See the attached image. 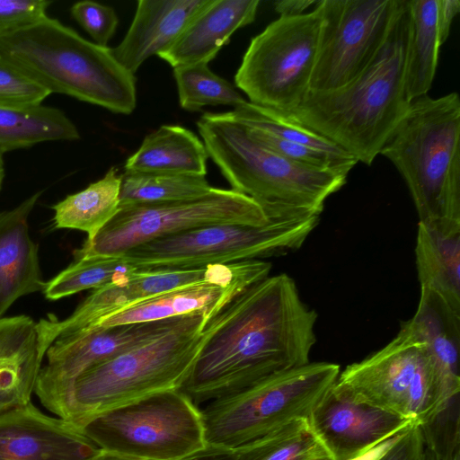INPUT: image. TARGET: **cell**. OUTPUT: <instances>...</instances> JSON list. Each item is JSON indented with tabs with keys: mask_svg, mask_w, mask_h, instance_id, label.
Listing matches in <instances>:
<instances>
[{
	"mask_svg": "<svg viewBox=\"0 0 460 460\" xmlns=\"http://www.w3.org/2000/svg\"><path fill=\"white\" fill-rule=\"evenodd\" d=\"M208 0H138L133 21L121 42L111 49L131 74L150 57L167 50Z\"/></svg>",
	"mask_w": 460,
	"mask_h": 460,
	"instance_id": "obj_19",
	"label": "cell"
},
{
	"mask_svg": "<svg viewBox=\"0 0 460 460\" xmlns=\"http://www.w3.org/2000/svg\"><path fill=\"white\" fill-rule=\"evenodd\" d=\"M409 31L404 61L408 101L428 94L441 46L437 25V0H408Z\"/></svg>",
	"mask_w": 460,
	"mask_h": 460,
	"instance_id": "obj_27",
	"label": "cell"
},
{
	"mask_svg": "<svg viewBox=\"0 0 460 460\" xmlns=\"http://www.w3.org/2000/svg\"><path fill=\"white\" fill-rule=\"evenodd\" d=\"M41 191L0 212V318L21 296L42 291L38 248L28 218Z\"/></svg>",
	"mask_w": 460,
	"mask_h": 460,
	"instance_id": "obj_21",
	"label": "cell"
},
{
	"mask_svg": "<svg viewBox=\"0 0 460 460\" xmlns=\"http://www.w3.org/2000/svg\"><path fill=\"white\" fill-rule=\"evenodd\" d=\"M101 451L79 429L31 402L0 413V460H93Z\"/></svg>",
	"mask_w": 460,
	"mask_h": 460,
	"instance_id": "obj_17",
	"label": "cell"
},
{
	"mask_svg": "<svg viewBox=\"0 0 460 460\" xmlns=\"http://www.w3.org/2000/svg\"><path fill=\"white\" fill-rule=\"evenodd\" d=\"M208 157L232 190L255 200L269 221L319 217L347 174L290 161L258 142L231 111L204 113L197 122Z\"/></svg>",
	"mask_w": 460,
	"mask_h": 460,
	"instance_id": "obj_3",
	"label": "cell"
},
{
	"mask_svg": "<svg viewBox=\"0 0 460 460\" xmlns=\"http://www.w3.org/2000/svg\"><path fill=\"white\" fill-rule=\"evenodd\" d=\"M332 392L420 426L435 420L458 397L447 386L427 344L404 322L385 346L340 372Z\"/></svg>",
	"mask_w": 460,
	"mask_h": 460,
	"instance_id": "obj_7",
	"label": "cell"
},
{
	"mask_svg": "<svg viewBox=\"0 0 460 460\" xmlns=\"http://www.w3.org/2000/svg\"><path fill=\"white\" fill-rule=\"evenodd\" d=\"M230 111L258 142L290 161L345 174L358 163L335 143L281 112L248 101Z\"/></svg>",
	"mask_w": 460,
	"mask_h": 460,
	"instance_id": "obj_18",
	"label": "cell"
},
{
	"mask_svg": "<svg viewBox=\"0 0 460 460\" xmlns=\"http://www.w3.org/2000/svg\"><path fill=\"white\" fill-rule=\"evenodd\" d=\"M208 152L190 130L164 125L147 135L125 163V172H169L206 176Z\"/></svg>",
	"mask_w": 460,
	"mask_h": 460,
	"instance_id": "obj_25",
	"label": "cell"
},
{
	"mask_svg": "<svg viewBox=\"0 0 460 460\" xmlns=\"http://www.w3.org/2000/svg\"><path fill=\"white\" fill-rule=\"evenodd\" d=\"M259 0H208L176 41L158 57L173 68L208 64L238 29L252 23Z\"/></svg>",
	"mask_w": 460,
	"mask_h": 460,
	"instance_id": "obj_20",
	"label": "cell"
},
{
	"mask_svg": "<svg viewBox=\"0 0 460 460\" xmlns=\"http://www.w3.org/2000/svg\"><path fill=\"white\" fill-rule=\"evenodd\" d=\"M93 460H141L102 450Z\"/></svg>",
	"mask_w": 460,
	"mask_h": 460,
	"instance_id": "obj_42",
	"label": "cell"
},
{
	"mask_svg": "<svg viewBox=\"0 0 460 460\" xmlns=\"http://www.w3.org/2000/svg\"><path fill=\"white\" fill-rule=\"evenodd\" d=\"M80 138L75 125L59 109L37 105H0V154L56 140Z\"/></svg>",
	"mask_w": 460,
	"mask_h": 460,
	"instance_id": "obj_29",
	"label": "cell"
},
{
	"mask_svg": "<svg viewBox=\"0 0 460 460\" xmlns=\"http://www.w3.org/2000/svg\"><path fill=\"white\" fill-rule=\"evenodd\" d=\"M44 358L31 317L0 318V413L31 402Z\"/></svg>",
	"mask_w": 460,
	"mask_h": 460,
	"instance_id": "obj_22",
	"label": "cell"
},
{
	"mask_svg": "<svg viewBox=\"0 0 460 460\" xmlns=\"http://www.w3.org/2000/svg\"><path fill=\"white\" fill-rule=\"evenodd\" d=\"M50 4L48 0H0V36L46 17Z\"/></svg>",
	"mask_w": 460,
	"mask_h": 460,
	"instance_id": "obj_37",
	"label": "cell"
},
{
	"mask_svg": "<svg viewBox=\"0 0 460 460\" xmlns=\"http://www.w3.org/2000/svg\"><path fill=\"white\" fill-rule=\"evenodd\" d=\"M70 12L72 17L96 44L107 46L119 22L113 8L93 1L84 0L74 4Z\"/></svg>",
	"mask_w": 460,
	"mask_h": 460,
	"instance_id": "obj_36",
	"label": "cell"
},
{
	"mask_svg": "<svg viewBox=\"0 0 460 460\" xmlns=\"http://www.w3.org/2000/svg\"><path fill=\"white\" fill-rule=\"evenodd\" d=\"M317 3L315 0H280L274 3V9L279 16H296Z\"/></svg>",
	"mask_w": 460,
	"mask_h": 460,
	"instance_id": "obj_40",
	"label": "cell"
},
{
	"mask_svg": "<svg viewBox=\"0 0 460 460\" xmlns=\"http://www.w3.org/2000/svg\"><path fill=\"white\" fill-rule=\"evenodd\" d=\"M182 460H234V451L208 446L204 450Z\"/></svg>",
	"mask_w": 460,
	"mask_h": 460,
	"instance_id": "obj_41",
	"label": "cell"
},
{
	"mask_svg": "<svg viewBox=\"0 0 460 460\" xmlns=\"http://www.w3.org/2000/svg\"><path fill=\"white\" fill-rule=\"evenodd\" d=\"M408 31V0H402L382 47L360 75L335 90L308 92L283 114L371 165L410 105L404 90Z\"/></svg>",
	"mask_w": 460,
	"mask_h": 460,
	"instance_id": "obj_2",
	"label": "cell"
},
{
	"mask_svg": "<svg viewBox=\"0 0 460 460\" xmlns=\"http://www.w3.org/2000/svg\"><path fill=\"white\" fill-rule=\"evenodd\" d=\"M213 187L206 176L169 172L121 174L119 207L177 201L197 198Z\"/></svg>",
	"mask_w": 460,
	"mask_h": 460,
	"instance_id": "obj_31",
	"label": "cell"
},
{
	"mask_svg": "<svg viewBox=\"0 0 460 460\" xmlns=\"http://www.w3.org/2000/svg\"><path fill=\"white\" fill-rule=\"evenodd\" d=\"M268 222L252 198L232 189L213 187L193 199L119 207L93 240L74 252L75 259L119 255L145 243L208 226Z\"/></svg>",
	"mask_w": 460,
	"mask_h": 460,
	"instance_id": "obj_12",
	"label": "cell"
},
{
	"mask_svg": "<svg viewBox=\"0 0 460 460\" xmlns=\"http://www.w3.org/2000/svg\"><path fill=\"white\" fill-rule=\"evenodd\" d=\"M402 0H321L322 25L309 92L353 81L382 47Z\"/></svg>",
	"mask_w": 460,
	"mask_h": 460,
	"instance_id": "obj_14",
	"label": "cell"
},
{
	"mask_svg": "<svg viewBox=\"0 0 460 460\" xmlns=\"http://www.w3.org/2000/svg\"><path fill=\"white\" fill-rule=\"evenodd\" d=\"M141 272L123 255L75 259L68 267L44 283L46 298L58 300L83 290L97 289Z\"/></svg>",
	"mask_w": 460,
	"mask_h": 460,
	"instance_id": "obj_32",
	"label": "cell"
},
{
	"mask_svg": "<svg viewBox=\"0 0 460 460\" xmlns=\"http://www.w3.org/2000/svg\"><path fill=\"white\" fill-rule=\"evenodd\" d=\"M340 372L334 363L309 362L208 402L200 407L208 446L234 451L294 420L309 418Z\"/></svg>",
	"mask_w": 460,
	"mask_h": 460,
	"instance_id": "obj_8",
	"label": "cell"
},
{
	"mask_svg": "<svg viewBox=\"0 0 460 460\" xmlns=\"http://www.w3.org/2000/svg\"><path fill=\"white\" fill-rule=\"evenodd\" d=\"M427 344L450 391H460V314L437 293L420 288L414 315L404 322Z\"/></svg>",
	"mask_w": 460,
	"mask_h": 460,
	"instance_id": "obj_24",
	"label": "cell"
},
{
	"mask_svg": "<svg viewBox=\"0 0 460 460\" xmlns=\"http://www.w3.org/2000/svg\"><path fill=\"white\" fill-rule=\"evenodd\" d=\"M453 403L435 420L420 426L423 460H460V423L458 406Z\"/></svg>",
	"mask_w": 460,
	"mask_h": 460,
	"instance_id": "obj_34",
	"label": "cell"
},
{
	"mask_svg": "<svg viewBox=\"0 0 460 460\" xmlns=\"http://www.w3.org/2000/svg\"><path fill=\"white\" fill-rule=\"evenodd\" d=\"M0 58L50 93H61L130 114L137 105L136 77L111 49L89 41L48 15L0 36Z\"/></svg>",
	"mask_w": 460,
	"mask_h": 460,
	"instance_id": "obj_4",
	"label": "cell"
},
{
	"mask_svg": "<svg viewBox=\"0 0 460 460\" xmlns=\"http://www.w3.org/2000/svg\"><path fill=\"white\" fill-rule=\"evenodd\" d=\"M180 317L99 327L69 341H54L46 351L34 393L48 410L63 419L82 374L166 330Z\"/></svg>",
	"mask_w": 460,
	"mask_h": 460,
	"instance_id": "obj_15",
	"label": "cell"
},
{
	"mask_svg": "<svg viewBox=\"0 0 460 460\" xmlns=\"http://www.w3.org/2000/svg\"><path fill=\"white\" fill-rule=\"evenodd\" d=\"M208 321L202 313L182 315L160 333L86 370L73 386L63 420L80 429L105 411L180 390L205 341Z\"/></svg>",
	"mask_w": 460,
	"mask_h": 460,
	"instance_id": "obj_6",
	"label": "cell"
},
{
	"mask_svg": "<svg viewBox=\"0 0 460 460\" xmlns=\"http://www.w3.org/2000/svg\"><path fill=\"white\" fill-rule=\"evenodd\" d=\"M51 94L32 78L0 58V105H37Z\"/></svg>",
	"mask_w": 460,
	"mask_h": 460,
	"instance_id": "obj_35",
	"label": "cell"
},
{
	"mask_svg": "<svg viewBox=\"0 0 460 460\" xmlns=\"http://www.w3.org/2000/svg\"><path fill=\"white\" fill-rule=\"evenodd\" d=\"M375 460H423V438L420 425L400 434Z\"/></svg>",
	"mask_w": 460,
	"mask_h": 460,
	"instance_id": "obj_38",
	"label": "cell"
},
{
	"mask_svg": "<svg viewBox=\"0 0 460 460\" xmlns=\"http://www.w3.org/2000/svg\"><path fill=\"white\" fill-rule=\"evenodd\" d=\"M121 174L111 167L105 175L85 189L66 196L52 207L58 229H74L87 234L91 242L115 217L119 208Z\"/></svg>",
	"mask_w": 460,
	"mask_h": 460,
	"instance_id": "obj_28",
	"label": "cell"
},
{
	"mask_svg": "<svg viewBox=\"0 0 460 460\" xmlns=\"http://www.w3.org/2000/svg\"><path fill=\"white\" fill-rule=\"evenodd\" d=\"M317 313L286 273L252 285L205 327L206 337L180 389L199 408L271 375L310 362Z\"/></svg>",
	"mask_w": 460,
	"mask_h": 460,
	"instance_id": "obj_1",
	"label": "cell"
},
{
	"mask_svg": "<svg viewBox=\"0 0 460 460\" xmlns=\"http://www.w3.org/2000/svg\"><path fill=\"white\" fill-rule=\"evenodd\" d=\"M322 14L314 9L279 16L252 39L235 74V85L250 102L288 113L309 92L317 55Z\"/></svg>",
	"mask_w": 460,
	"mask_h": 460,
	"instance_id": "obj_11",
	"label": "cell"
},
{
	"mask_svg": "<svg viewBox=\"0 0 460 460\" xmlns=\"http://www.w3.org/2000/svg\"><path fill=\"white\" fill-rule=\"evenodd\" d=\"M459 11V0H437V25L441 45L447 40L451 24Z\"/></svg>",
	"mask_w": 460,
	"mask_h": 460,
	"instance_id": "obj_39",
	"label": "cell"
},
{
	"mask_svg": "<svg viewBox=\"0 0 460 460\" xmlns=\"http://www.w3.org/2000/svg\"><path fill=\"white\" fill-rule=\"evenodd\" d=\"M79 429L101 450L141 460H182L208 447L201 410L181 390L105 411Z\"/></svg>",
	"mask_w": 460,
	"mask_h": 460,
	"instance_id": "obj_9",
	"label": "cell"
},
{
	"mask_svg": "<svg viewBox=\"0 0 460 460\" xmlns=\"http://www.w3.org/2000/svg\"><path fill=\"white\" fill-rule=\"evenodd\" d=\"M270 262L249 260L190 269L141 271L128 279L94 289L63 320L50 316L37 322L40 345L46 352L54 341H72L94 329L109 315L172 289L202 281L261 280L270 275Z\"/></svg>",
	"mask_w": 460,
	"mask_h": 460,
	"instance_id": "obj_13",
	"label": "cell"
},
{
	"mask_svg": "<svg viewBox=\"0 0 460 460\" xmlns=\"http://www.w3.org/2000/svg\"><path fill=\"white\" fill-rule=\"evenodd\" d=\"M309 421L332 460H352L415 423L381 409L337 397L332 389Z\"/></svg>",
	"mask_w": 460,
	"mask_h": 460,
	"instance_id": "obj_16",
	"label": "cell"
},
{
	"mask_svg": "<svg viewBox=\"0 0 460 460\" xmlns=\"http://www.w3.org/2000/svg\"><path fill=\"white\" fill-rule=\"evenodd\" d=\"M2 154H0V190L4 178V164Z\"/></svg>",
	"mask_w": 460,
	"mask_h": 460,
	"instance_id": "obj_43",
	"label": "cell"
},
{
	"mask_svg": "<svg viewBox=\"0 0 460 460\" xmlns=\"http://www.w3.org/2000/svg\"><path fill=\"white\" fill-rule=\"evenodd\" d=\"M234 460H332L309 418L294 420L236 450Z\"/></svg>",
	"mask_w": 460,
	"mask_h": 460,
	"instance_id": "obj_30",
	"label": "cell"
},
{
	"mask_svg": "<svg viewBox=\"0 0 460 460\" xmlns=\"http://www.w3.org/2000/svg\"><path fill=\"white\" fill-rule=\"evenodd\" d=\"M173 75L184 110L195 111L208 105L236 107L246 101L231 83L213 73L208 64L174 67Z\"/></svg>",
	"mask_w": 460,
	"mask_h": 460,
	"instance_id": "obj_33",
	"label": "cell"
},
{
	"mask_svg": "<svg viewBox=\"0 0 460 460\" xmlns=\"http://www.w3.org/2000/svg\"><path fill=\"white\" fill-rule=\"evenodd\" d=\"M259 281L261 280L242 279L226 283H194L143 300L111 314L102 320L94 329L155 322L194 313H202L211 320L235 296Z\"/></svg>",
	"mask_w": 460,
	"mask_h": 460,
	"instance_id": "obj_23",
	"label": "cell"
},
{
	"mask_svg": "<svg viewBox=\"0 0 460 460\" xmlns=\"http://www.w3.org/2000/svg\"><path fill=\"white\" fill-rule=\"evenodd\" d=\"M415 258L420 288L437 293L460 314V229L442 230L419 222Z\"/></svg>",
	"mask_w": 460,
	"mask_h": 460,
	"instance_id": "obj_26",
	"label": "cell"
},
{
	"mask_svg": "<svg viewBox=\"0 0 460 460\" xmlns=\"http://www.w3.org/2000/svg\"><path fill=\"white\" fill-rule=\"evenodd\" d=\"M318 222L319 217H313L261 226H208L145 243L121 255L140 271L261 260L297 250Z\"/></svg>",
	"mask_w": 460,
	"mask_h": 460,
	"instance_id": "obj_10",
	"label": "cell"
},
{
	"mask_svg": "<svg viewBox=\"0 0 460 460\" xmlns=\"http://www.w3.org/2000/svg\"><path fill=\"white\" fill-rule=\"evenodd\" d=\"M381 155L404 179L419 222L460 229V98L428 94L409 108L385 140Z\"/></svg>",
	"mask_w": 460,
	"mask_h": 460,
	"instance_id": "obj_5",
	"label": "cell"
}]
</instances>
